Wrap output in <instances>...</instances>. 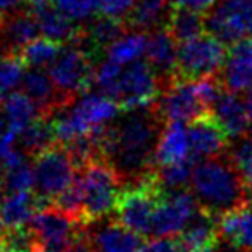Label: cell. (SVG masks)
Instances as JSON below:
<instances>
[{
  "instance_id": "cell-1",
  "label": "cell",
  "mask_w": 252,
  "mask_h": 252,
  "mask_svg": "<svg viewBox=\"0 0 252 252\" xmlns=\"http://www.w3.org/2000/svg\"><path fill=\"white\" fill-rule=\"evenodd\" d=\"M162 125L164 121L149 105L123 111L112 125L104 126L100 133L102 159L118 171L123 187L135 185L158 168L156 149Z\"/></svg>"
},
{
  "instance_id": "cell-2",
  "label": "cell",
  "mask_w": 252,
  "mask_h": 252,
  "mask_svg": "<svg viewBox=\"0 0 252 252\" xmlns=\"http://www.w3.org/2000/svg\"><path fill=\"white\" fill-rule=\"evenodd\" d=\"M190 187L200 209L214 218L238 209L251 200L244 178L228 151L197 162Z\"/></svg>"
},
{
  "instance_id": "cell-3",
  "label": "cell",
  "mask_w": 252,
  "mask_h": 252,
  "mask_svg": "<svg viewBox=\"0 0 252 252\" xmlns=\"http://www.w3.org/2000/svg\"><path fill=\"white\" fill-rule=\"evenodd\" d=\"M164 189L158 178V168L142 176L135 185L123 187L116 200V220L142 237L152 235V221Z\"/></svg>"
},
{
  "instance_id": "cell-4",
  "label": "cell",
  "mask_w": 252,
  "mask_h": 252,
  "mask_svg": "<svg viewBox=\"0 0 252 252\" xmlns=\"http://www.w3.org/2000/svg\"><path fill=\"white\" fill-rule=\"evenodd\" d=\"M85 197V221H98L112 213L116 200L123 189L121 176L104 159H97L87 164L78 173Z\"/></svg>"
},
{
  "instance_id": "cell-5",
  "label": "cell",
  "mask_w": 252,
  "mask_h": 252,
  "mask_svg": "<svg viewBox=\"0 0 252 252\" xmlns=\"http://www.w3.org/2000/svg\"><path fill=\"white\" fill-rule=\"evenodd\" d=\"M226 54L228 50L221 40L211 33H202L178 45L176 76L187 81L218 76L226 59Z\"/></svg>"
},
{
  "instance_id": "cell-6",
  "label": "cell",
  "mask_w": 252,
  "mask_h": 252,
  "mask_svg": "<svg viewBox=\"0 0 252 252\" xmlns=\"http://www.w3.org/2000/svg\"><path fill=\"white\" fill-rule=\"evenodd\" d=\"M74 178L76 168L63 145H52L33 159V192L49 206Z\"/></svg>"
},
{
  "instance_id": "cell-7",
  "label": "cell",
  "mask_w": 252,
  "mask_h": 252,
  "mask_svg": "<svg viewBox=\"0 0 252 252\" xmlns=\"http://www.w3.org/2000/svg\"><path fill=\"white\" fill-rule=\"evenodd\" d=\"M159 94L161 83L156 71L152 69L149 61L138 59L121 71L111 98L118 102L123 111H130L152 105Z\"/></svg>"
},
{
  "instance_id": "cell-8",
  "label": "cell",
  "mask_w": 252,
  "mask_h": 252,
  "mask_svg": "<svg viewBox=\"0 0 252 252\" xmlns=\"http://www.w3.org/2000/svg\"><path fill=\"white\" fill-rule=\"evenodd\" d=\"M94 63L95 61L88 54L73 43H67L50 64L49 74L56 87L66 97L74 100L78 95H83L94 85Z\"/></svg>"
},
{
  "instance_id": "cell-9",
  "label": "cell",
  "mask_w": 252,
  "mask_h": 252,
  "mask_svg": "<svg viewBox=\"0 0 252 252\" xmlns=\"http://www.w3.org/2000/svg\"><path fill=\"white\" fill-rule=\"evenodd\" d=\"M88 223H81L49 206L30 220L28 226L36 235L43 252H67L85 233Z\"/></svg>"
},
{
  "instance_id": "cell-10",
  "label": "cell",
  "mask_w": 252,
  "mask_h": 252,
  "mask_svg": "<svg viewBox=\"0 0 252 252\" xmlns=\"http://www.w3.org/2000/svg\"><path fill=\"white\" fill-rule=\"evenodd\" d=\"M204 19L206 32L224 45L252 36V7L247 0H216Z\"/></svg>"
},
{
  "instance_id": "cell-11",
  "label": "cell",
  "mask_w": 252,
  "mask_h": 252,
  "mask_svg": "<svg viewBox=\"0 0 252 252\" xmlns=\"http://www.w3.org/2000/svg\"><path fill=\"white\" fill-rule=\"evenodd\" d=\"M152 109L164 123H192L211 112L197 94L195 83L180 78L159 94Z\"/></svg>"
},
{
  "instance_id": "cell-12",
  "label": "cell",
  "mask_w": 252,
  "mask_h": 252,
  "mask_svg": "<svg viewBox=\"0 0 252 252\" xmlns=\"http://www.w3.org/2000/svg\"><path fill=\"white\" fill-rule=\"evenodd\" d=\"M199 211V202L190 190L175 189L164 190L152 221L151 237H166V235H180L192 221Z\"/></svg>"
},
{
  "instance_id": "cell-13",
  "label": "cell",
  "mask_w": 252,
  "mask_h": 252,
  "mask_svg": "<svg viewBox=\"0 0 252 252\" xmlns=\"http://www.w3.org/2000/svg\"><path fill=\"white\" fill-rule=\"evenodd\" d=\"M66 112L73 121L78 133L83 135L114 121L123 112V109L119 107L118 102L112 100L102 92L100 94H87L85 92L69 107H66Z\"/></svg>"
},
{
  "instance_id": "cell-14",
  "label": "cell",
  "mask_w": 252,
  "mask_h": 252,
  "mask_svg": "<svg viewBox=\"0 0 252 252\" xmlns=\"http://www.w3.org/2000/svg\"><path fill=\"white\" fill-rule=\"evenodd\" d=\"M190 140V158L195 162L224 154L228 149V135L213 112L193 119L187 126Z\"/></svg>"
},
{
  "instance_id": "cell-15",
  "label": "cell",
  "mask_w": 252,
  "mask_h": 252,
  "mask_svg": "<svg viewBox=\"0 0 252 252\" xmlns=\"http://www.w3.org/2000/svg\"><path fill=\"white\" fill-rule=\"evenodd\" d=\"M21 92H25L38 107L42 118H52L54 114L69 107L76 98H69L56 87L50 74L43 73L42 69L26 71L21 80Z\"/></svg>"
},
{
  "instance_id": "cell-16",
  "label": "cell",
  "mask_w": 252,
  "mask_h": 252,
  "mask_svg": "<svg viewBox=\"0 0 252 252\" xmlns=\"http://www.w3.org/2000/svg\"><path fill=\"white\" fill-rule=\"evenodd\" d=\"M175 36L169 33V30L159 28L156 32L149 33L147 42V61L156 71L161 83V92L168 88L173 81L178 80L176 76V56H178V45Z\"/></svg>"
},
{
  "instance_id": "cell-17",
  "label": "cell",
  "mask_w": 252,
  "mask_h": 252,
  "mask_svg": "<svg viewBox=\"0 0 252 252\" xmlns=\"http://www.w3.org/2000/svg\"><path fill=\"white\" fill-rule=\"evenodd\" d=\"M87 238L94 252H137L144 247V237L118 220L105 221L95 228L87 226Z\"/></svg>"
},
{
  "instance_id": "cell-18",
  "label": "cell",
  "mask_w": 252,
  "mask_h": 252,
  "mask_svg": "<svg viewBox=\"0 0 252 252\" xmlns=\"http://www.w3.org/2000/svg\"><path fill=\"white\" fill-rule=\"evenodd\" d=\"M223 88L235 94L247 92L252 85V36L230 45L226 59L218 74Z\"/></svg>"
},
{
  "instance_id": "cell-19",
  "label": "cell",
  "mask_w": 252,
  "mask_h": 252,
  "mask_svg": "<svg viewBox=\"0 0 252 252\" xmlns=\"http://www.w3.org/2000/svg\"><path fill=\"white\" fill-rule=\"evenodd\" d=\"M0 32H2L7 54H19L23 47L40 35L33 9L23 7V5L0 16Z\"/></svg>"
},
{
  "instance_id": "cell-20",
  "label": "cell",
  "mask_w": 252,
  "mask_h": 252,
  "mask_svg": "<svg viewBox=\"0 0 252 252\" xmlns=\"http://www.w3.org/2000/svg\"><path fill=\"white\" fill-rule=\"evenodd\" d=\"M211 112L218 119V123L223 126V130L230 138L237 140L252 130V123L247 114V109H245L244 98L238 97L235 92L223 88Z\"/></svg>"
},
{
  "instance_id": "cell-21",
  "label": "cell",
  "mask_w": 252,
  "mask_h": 252,
  "mask_svg": "<svg viewBox=\"0 0 252 252\" xmlns=\"http://www.w3.org/2000/svg\"><path fill=\"white\" fill-rule=\"evenodd\" d=\"M33 14L38 23V30L43 36L59 43H71L76 38L81 25H76L71 18H67L54 2L33 5Z\"/></svg>"
},
{
  "instance_id": "cell-22",
  "label": "cell",
  "mask_w": 252,
  "mask_h": 252,
  "mask_svg": "<svg viewBox=\"0 0 252 252\" xmlns=\"http://www.w3.org/2000/svg\"><path fill=\"white\" fill-rule=\"evenodd\" d=\"M171 7L169 0H137L123 21L128 32L152 33L168 25Z\"/></svg>"
},
{
  "instance_id": "cell-23",
  "label": "cell",
  "mask_w": 252,
  "mask_h": 252,
  "mask_svg": "<svg viewBox=\"0 0 252 252\" xmlns=\"http://www.w3.org/2000/svg\"><path fill=\"white\" fill-rule=\"evenodd\" d=\"M218 230L237 251H252V200L218 218Z\"/></svg>"
},
{
  "instance_id": "cell-24",
  "label": "cell",
  "mask_w": 252,
  "mask_h": 252,
  "mask_svg": "<svg viewBox=\"0 0 252 252\" xmlns=\"http://www.w3.org/2000/svg\"><path fill=\"white\" fill-rule=\"evenodd\" d=\"M180 235L183 238L187 252H216L220 242L218 218L211 216L199 207L195 216Z\"/></svg>"
},
{
  "instance_id": "cell-25",
  "label": "cell",
  "mask_w": 252,
  "mask_h": 252,
  "mask_svg": "<svg viewBox=\"0 0 252 252\" xmlns=\"http://www.w3.org/2000/svg\"><path fill=\"white\" fill-rule=\"evenodd\" d=\"M43 207H49L33 190L9 192L0 200V218L5 228L23 226Z\"/></svg>"
},
{
  "instance_id": "cell-26",
  "label": "cell",
  "mask_w": 252,
  "mask_h": 252,
  "mask_svg": "<svg viewBox=\"0 0 252 252\" xmlns=\"http://www.w3.org/2000/svg\"><path fill=\"white\" fill-rule=\"evenodd\" d=\"M190 158V140L185 123H166L156 149V166Z\"/></svg>"
},
{
  "instance_id": "cell-27",
  "label": "cell",
  "mask_w": 252,
  "mask_h": 252,
  "mask_svg": "<svg viewBox=\"0 0 252 252\" xmlns=\"http://www.w3.org/2000/svg\"><path fill=\"white\" fill-rule=\"evenodd\" d=\"M18 145L30 159H35L36 156H40L47 149L56 145L50 118L40 116L32 125L26 126L25 130L18 135Z\"/></svg>"
},
{
  "instance_id": "cell-28",
  "label": "cell",
  "mask_w": 252,
  "mask_h": 252,
  "mask_svg": "<svg viewBox=\"0 0 252 252\" xmlns=\"http://www.w3.org/2000/svg\"><path fill=\"white\" fill-rule=\"evenodd\" d=\"M166 28L169 30V33L175 36V40L178 43L189 42V40L195 38V36L202 35L206 32L204 12L173 5Z\"/></svg>"
},
{
  "instance_id": "cell-29",
  "label": "cell",
  "mask_w": 252,
  "mask_h": 252,
  "mask_svg": "<svg viewBox=\"0 0 252 252\" xmlns=\"http://www.w3.org/2000/svg\"><path fill=\"white\" fill-rule=\"evenodd\" d=\"M4 112L7 121L16 133H21L26 126H30L36 118H40V111L35 102L25 92H12L4 97Z\"/></svg>"
},
{
  "instance_id": "cell-30",
  "label": "cell",
  "mask_w": 252,
  "mask_h": 252,
  "mask_svg": "<svg viewBox=\"0 0 252 252\" xmlns=\"http://www.w3.org/2000/svg\"><path fill=\"white\" fill-rule=\"evenodd\" d=\"M147 42L149 33L128 32L105 50V56H107V59L119 64V66H128V64L135 63V61L142 59V56H145Z\"/></svg>"
},
{
  "instance_id": "cell-31",
  "label": "cell",
  "mask_w": 252,
  "mask_h": 252,
  "mask_svg": "<svg viewBox=\"0 0 252 252\" xmlns=\"http://www.w3.org/2000/svg\"><path fill=\"white\" fill-rule=\"evenodd\" d=\"M61 49H63V43L54 42L42 35L23 47L18 56L21 57L25 66H30L33 69H43V67H50V64L59 56Z\"/></svg>"
},
{
  "instance_id": "cell-32",
  "label": "cell",
  "mask_w": 252,
  "mask_h": 252,
  "mask_svg": "<svg viewBox=\"0 0 252 252\" xmlns=\"http://www.w3.org/2000/svg\"><path fill=\"white\" fill-rule=\"evenodd\" d=\"M85 197H83V187H81V180L76 175V178L66 187L61 193H57L52 199L50 206L59 209L61 213L67 214L69 218L81 223H87L85 221Z\"/></svg>"
},
{
  "instance_id": "cell-33",
  "label": "cell",
  "mask_w": 252,
  "mask_h": 252,
  "mask_svg": "<svg viewBox=\"0 0 252 252\" xmlns=\"http://www.w3.org/2000/svg\"><path fill=\"white\" fill-rule=\"evenodd\" d=\"M0 244L7 252H43L36 235L26 224L5 228L0 233Z\"/></svg>"
},
{
  "instance_id": "cell-34",
  "label": "cell",
  "mask_w": 252,
  "mask_h": 252,
  "mask_svg": "<svg viewBox=\"0 0 252 252\" xmlns=\"http://www.w3.org/2000/svg\"><path fill=\"white\" fill-rule=\"evenodd\" d=\"M197 162L192 158H187L183 161L171 162V164L158 166V178L164 190L183 189L192 178V171Z\"/></svg>"
},
{
  "instance_id": "cell-35",
  "label": "cell",
  "mask_w": 252,
  "mask_h": 252,
  "mask_svg": "<svg viewBox=\"0 0 252 252\" xmlns=\"http://www.w3.org/2000/svg\"><path fill=\"white\" fill-rule=\"evenodd\" d=\"M28 159V156H25L19 161L2 168L5 190H9V192L33 190V164H30Z\"/></svg>"
},
{
  "instance_id": "cell-36",
  "label": "cell",
  "mask_w": 252,
  "mask_h": 252,
  "mask_svg": "<svg viewBox=\"0 0 252 252\" xmlns=\"http://www.w3.org/2000/svg\"><path fill=\"white\" fill-rule=\"evenodd\" d=\"M25 76V63L18 54H5L0 57V97L12 94Z\"/></svg>"
},
{
  "instance_id": "cell-37",
  "label": "cell",
  "mask_w": 252,
  "mask_h": 252,
  "mask_svg": "<svg viewBox=\"0 0 252 252\" xmlns=\"http://www.w3.org/2000/svg\"><path fill=\"white\" fill-rule=\"evenodd\" d=\"M228 154L237 164L249 193H252V130L244 137L237 138V142L228 151Z\"/></svg>"
},
{
  "instance_id": "cell-38",
  "label": "cell",
  "mask_w": 252,
  "mask_h": 252,
  "mask_svg": "<svg viewBox=\"0 0 252 252\" xmlns=\"http://www.w3.org/2000/svg\"><path fill=\"white\" fill-rule=\"evenodd\" d=\"M73 21H90L98 12V0H52Z\"/></svg>"
},
{
  "instance_id": "cell-39",
  "label": "cell",
  "mask_w": 252,
  "mask_h": 252,
  "mask_svg": "<svg viewBox=\"0 0 252 252\" xmlns=\"http://www.w3.org/2000/svg\"><path fill=\"white\" fill-rule=\"evenodd\" d=\"M137 0H98V12L109 18L125 19Z\"/></svg>"
},
{
  "instance_id": "cell-40",
  "label": "cell",
  "mask_w": 252,
  "mask_h": 252,
  "mask_svg": "<svg viewBox=\"0 0 252 252\" xmlns=\"http://www.w3.org/2000/svg\"><path fill=\"white\" fill-rule=\"evenodd\" d=\"M149 252H187L182 235H166L156 237L149 242Z\"/></svg>"
},
{
  "instance_id": "cell-41",
  "label": "cell",
  "mask_w": 252,
  "mask_h": 252,
  "mask_svg": "<svg viewBox=\"0 0 252 252\" xmlns=\"http://www.w3.org/2000/svg\"><path fill=\"white\" fill-rule=\"evenodd\" d=\"M169 2L171 5H178V7H189L193 11L206 12L213 7L216 0H169Z\"/></svg>"
},
{
  "instance_id": "cell-42",
  "label": "cell",
  "mask_w": 252,
  "mask_h": 252,
  "mask_svg": "<svg viewBox=\"0 0 252 252\" xmlns=\"http://www.w3.org/2000/svg\"><path fill=\"white\" fill-rule=\"evenodd\" d=\"M23 0H0V16L7 14V12L14 11V9L21 7Z\"/></svg>"
},
{
  "instance_id": "cell-43",
  "label": "cell",
  "mask_w": 252,
  "mask_h": 252,
  "mask_svg": "<svg viewBox=\"0 0 252 252\" xmlns=\"http://www.w3.org/2000/svg\"><path fill=\"white\" fill-rule=\"evenodd\" d=\"M7 50H5V43H4V38H2V32H0V57L5 56Z\"/></svg>"
},
{
  "instance_id": "cell-44",
  "label": "cell",
  "mask_w": 252,
  "mask_h": 252,
  "mask_svg": "<svg viewBox=\"0 0 252 252\" xmlns=\"http://www.w3.org/2000/svg\"><path fill=\"white\" fill-rule=\"evenodd\" d=\"M32 5H36V4H43V2H49V0H28Z\"/></svg>"
},
{
  "instance_id": "cell-45",
  "label": "cell",
  "mask_w": 252,
  "mask_h": 252,
  "mask_svg": "<svg viewBox=\"0 0 252 252\" xmlns=\"http://www.w3.org/2000/svg\"><path fill=\"white\" fill-rule=\"evenodd\" d=\"M4 223H2V218H0V233H2V231H4Z\"/></svg>"
},
{
  "instance_id": "cell-46",
  "label": "cell",
  "mask_w": 252,
  "mask_h": 252,
  "mask_svg": "<svg viewBox=\"0 0 252 252\" xmlns=\"http://www.w3.org/2000/svg\"><path fill=\"white\" fill-rule=\"evenodd\" d=\"M137 252H149V249L147 247H142L140 251H137Z\"/></svg>"
},
{
  "instance_id": "cell-47",
  "label": "cell",
  "mask_w": 252,
  "mask_h": 252,
  "mask_svg": "<svg viewBox=\"0 0 252 252\" xmlns=\"http://www.w3.org/2000/svg\"><path fill=\"white\" fill-rule=\"evenodd\" d=\"M0 252H7V251H5L4 247H2V244H0Z\"/></svg>"
},
{
  "instance_id": "cell-48",
  "label": "cell",
  "mask_w": 252,
  "mask_h": 252,
  "mask_svg": "<svg viewBox=\"0 0 252 252\" xmlns=\"http://www.w3.org/2000/svg\"><path fill=\"white\" fill-rule=\"evenodd\" d=\"M247 2H249V4H251V7H252V0H247Z\"/></svg>"
},
{
  "instance_id": "cell-49",
  "label": "cell",
  "mask_w": 252,
  "mask_h": 252,
  "mask_svg": "<svg viewBox=\"0 0 252 252\" xmlns=\"http://www.w3.org/2000/svg\"><path fill=\"white\" fill-rule=\"evenodd\" d=\"M238 252H249V251H238Z\"/></svg>"
},
{
  "instance_id": "cell-50",
  "label": "cell",
  "mask_w": 252,
  "mask_h": 252,
  "mask_svg": "<svg viewBox=\"0 0 252 252\" xmlns=\"http://www.w3.org/2000/svg\"><path fill=\"white\" fill-rule=\"evenodd\" d=\"M249 90H252V85H251V88H249Z\"/></svg>"
},
{
  "instance_id": "cell-51",
  "label": "cell",
  "mask_w": 252,
  "mask_h": 252,
  "mask_svg": "<svg viewBox=\"0 0 252 252\" xmlns=\"http://www.w3.org/2000/svg\"><path fill=\"white\" fill-rule=\"evenodd\" d=\"M249 252H252V251H249Z\"/></svg>"
}]
</instances>
